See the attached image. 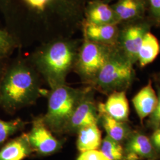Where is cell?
Listing matches in <instances>:
<instances>
[{
  "mask_svg": "<svg viewBox=\"0 0 160 160\" xmlns=\"http://www.w3.org/2000/svg\"><path fill=\"white\" fill-rule=\"evenodd\" d=\"M39 87L32 72L22 65L10 69L0 84V105L6 110L14 111L34 101Z\"/></svg>",
  "mask_w": 160,
  "mask_h": 160,
  "instance_id": "6da1fadb",
  "label": "cell"
},
{
  "mask_svg": "<svg viewBox=\"0 0 160 160\" xmlns=\"http://www.w3.org/2000/svg\"><path fill=\"white\" fill-rule=\"evenodd\" d=\"M86 91L75 89L65 84L51 88L47 112L42 118L46 126L55 132H64L75 108Z\"/></svg>",
  "mask_w": 160,
  "mask_h": 160,
  "instance_id": "7a4b0ae2",
  "label": "cell"
},
{
  "mask_svg": "<svg viewBox=\"0 0 160 160\" xmlns=\"http://www.w3.org/2000/svg\"><path fill=\"white\" fill-rule=\"evenodd\" d=\"M133 65L116 47L93 81L103 92H116L126 88L134 78Z\"/></svg>",
  "mask_w": 160,
  "mask_h": 160,
  "instance_id": "3957f363",
  "label": "cell"
},
{
  "mask_svg": "<svg viewBox=\"0 0 160 160\" xmlns=\"http://www.w3.org/2000/svg\"><path fill=\"white\" fill-rule=\"evenodd\" d=\"M74 58L71 46L62 42L53 43L44 52L40 63L51 88L65 84V76Z\"/></svg>",
  "mask_w": 160,
  "mask_h": 160,
  "instance_id": "277c9868",
  "label": "cell"
},
{
  "mask_svg": "<svg viewBox=\"0 0 160 160\" xmlns=\"http://www.w3.org/2000/svg\"><path fill=\"white\" fill-rule=\"evenodd\" d=\"M120 25L117 48L133 64L137 62L138 53L144 36L153 25L147 17Z\"/></svg>",
  "mask_w": 160,
  "mask_h": 160,
  "instance_id": "5b68a950",
  "label": "cell"
},
{
  "mask_svg": "<svg viewBox=\"0 0 160 160\" xmlns=\"http://www.w3.org/2000/svg\"><path fill=\"white\" fill-rule=\"evenodd\" d=\"M115 48L86 39L80 51L78 61V69L81 76L86 80H94Z\"/></svg>",
  "mask_w": 160,
  "mask_h": 160,
  "instance_id": "8992f818",
  "label": "cell"
},
{
  "mask_svg": "<svg viewBox=\"0 0 160 160\" xmlns=\"http://www.w3.org/2000/svg\"><path fill=\"white\" fill-rule=\"evenodd\" d=\"M27 134L33 151L39 154H53L61 147V143L52 134L42 118L33 121L31 130Z\"/></svg>",
  "mask_w": 160,
  "mask_h": 160,
  "instance_id": "52a82bcc",
  "label": "cell"
},
{
  "mask_svg": "<svg viewBox=\"0 0 160 160\" xmlns=\"http://www.w3.org/2000/svg\"><path fill=\"white\" fill-rule=\"evenodd\" d=\"M90 96L87 90L75 108L64 132H77L84 126L97 124L99 120L98 109Z\"/></svg>",
  "mask_w": 160,
  "mask_h": 160,
  "instance_id": "ba28073f",
  "label": "cell"
},
{
  "mask_svg": "<svg viewBox=\"0 0 160 160\" xmlns=\"http://www.w3.org/2000/svg\"><path fill=\"white\" fill-rule=\"evenodd\" d=\"M124 149V160H152L156 153L148 138L142 133L130 134Z\"/></svg>",
  "mask_w": 160,
  "mask_h": 160,
  "instance_id": "9c48e42d",
  "label": "cell"
},
{
  "mask_svg": "<svg viewBox=\"0 0 160 160\" xmlns=\"http://www.w3.org/2000/svg\"><path fill=\"white\" fill-rule=\"evenodd\" d=\"M112 7L119 24L147 17V0H118Z\"/></svg>",
  "mask_w": 160,
  "mask_h": 160,
  "instance_id": "30bf717a",
  "label": "cell"
},
{
  "mask_svg": "<svg viewBox=\"0 0 160 160\" xmlns=\"http://www.w3.org/2000/svg\"><path fill=\"white\" fill-rule=\"evenodd\" d=\"M119 24H96L87 22L84 27L85 38L88 40L110 47H116Z\"/></svg>",
  "mask_w": 160,
  "mask_h": 160,
  "instance_id": "8fae6325",
  "label": "cell"
},
{
  "mask_svg": "<svg viewBox=\"0 0 160 160\" xmlns=\"http://www.w3.org/2000/svg\"><path fill=\"white\" fill-rule=\"evenodd\" d=\"M98 107L118 121L125 122L128 120L129 106L125 91L113 92L105 103H100Z\"/></svg>",
  "mask_w": 160,
  "mask_h": 160,
  "instance_id": "7c38bea8",
  "label": "cell"
},
{
  "mask_svg": "<svg viewBox=\"0 0 160 160\" xmlns=\"http://www.w3.org/2000/svg\"><path fill=\"white\" fill-rule=\"evenodd\" d=\"M133 107L142 122L153 113L158 104V96L152 86L151 81L138 92L132 99Z\"/></svg>",
  "mask_w": 160,
  "mask_h": 160,
  "instance_id": "4fadbf2b",
  "label": "cell"
},
{
  "mask_svg": "<svg viewBox=\"0 0 160 160\" xmlns=\"http://www.w3.org/2000/svg\"><path fill=\"white\" fill-rule=\"evenodd\" d=\"M33 152L27 133H23L0 149V160H23Z\"/></svg>",
  "mask_w": 160,
  "mask_h": 160,
  "instance_id": "5bb4252c",
  "label": "cell"
},
{
  "mask_svg": "<svg viewBox=\"0 0 160 160\" xmlns=\"http://www.w3.org/2000/svg\"><path fill=\"white\" fill-rule=\"evenodd\" d=\"M77 132V147L80 152L100 148L102 142V132L97 124L84 126Z\"/></svg>",
  "mask_w": 160,
  "mask_h": 160,
  "instance_id": "9a60e30c",
  "label": "cell"
},
{
  "mask_svg": "<svg viewBox=\"0 0 160 160\" xmlns=\"http://www.w3.org/2000/svg\"><path fill=\"white\" fill-rule=\"evenodd\" d=\"M87 22L96 24H119L112 7L102 2H92L87 12Z\"/></svg>",
  "mask_w": 160,
  "mask_h": 160,
  "instance_id": "2e32d148",
  "label": "cell"
},
{
  "mask_svg": "<svg viewBox=\"0 0 160 160\" xmlns=\"http://www.w3.org/2000/svg\"><path fill=\"white\" fill-rule=\"evenodd\" d=\"M97 109L99 119L101 120L103 128L107 133V136L119 143L129 137L130 135L129 131L124 122L112 118L98 107Z\"/></svg>",
  "mask_w": 160,
  "mask_h": 160,
  "instance_id": "e0dca14e",
  "label": "cell"
},
{
  "mask_svg": "<svg viewBox=\"0 0 160 160\" xmlns=\"http://www.w3.org/2000/svg\"><path fill=\"white\" fill-rule=\"evenodd\" d=\"M160 53V42L149 32L144 36L138 53L137 61L140 67L143 68L152 63Z\"/></svg>",
  "mask_w": 160,
  "mask_h": 160,
  "instance_id": "ac0fdd59",
  "label": "cell"
},
{
  "mask_svg": "<svg viewBox=\"0 0 160 160\" xmlns=\"http://www.w3.org/2000/svg\"><path fill=\"white\" fill-rule=\"evenodd\" d=\"M100 148V151L109 160H124V149L119 142L108 136L102 140Z\"/></svg>",
  "mask_w": 160,
  "mask_h": 160,
  "instance_id": "d6986e66",
  "label": "cell"
},
{
  "mask_svg": "<svg viewBox=\"0 0 160 160\" xmlns=\"http://www.w3.org/2000/svg\"><path fill=\"white\" fill-rule=\"evenodd\" d=\"M24 125V122L19 118L11 120L0 119V144L4 142L7 138L20 131Z\"/></svg>",
  "mask_w": 160,
  "mask_h": 160,
  "instance_id": "ffe728a7",
  "label": "cell"
},
{
  "mask_svg": "<svg viewBox=\"0 0 160 160\" xmlns=\"http://www.w3.org/2000/svg\"><path fill=\"white\" fill-rule=\"evenodd\" d=\"M147 14L153 26L160 27V0H147Z\"/></svg>",
  "mask_w": 160,
  "mask_h": 160,
  "instance_id": "44dd1931",
  "label": "cell"
},
{
  "mask_svg": "<svg viewBox=\"0 0 160 160\" xmlns=\"http://www.w3.org/2000/svg\"><path fill=\"white\" fill-rule=\"evenodd\" d=\"M13 43L6 32L0 30V58L6 55L12 50Z\"/></svg>",
  "mask_w": 160,
  "mask_h": 160,
  "instance_id": "7402d4cb",
  "label": "cell"
},
{
  "mask_svg": "<svg viewBox=\"0 0 160 160\" xmlns=\"http://www.w3.org/2000/svg\"><path fill=\"white\" fill-rule=\"evenodd\" d=\"M158 104L153 113L149 116L148 124L149 126L155 129L160 125V87H157Z\"/></svg>",
  "mask_w": 160,
  "mask_h": 160,
  "instance_id": "603a6c76",
  "label": "cell"
},
{
  "mask_svg": "<svg viewBox=\"0 0 160 160\" xmlns=\"http://www.w3.org/2000/svg\"><path fill=\"white\" fill-rule=\"evenodd\" d=\"M76 160H110L101 151L91 150L81 152Z\"/></svg>",
  "mask_w": 160,
  "mask_h": 160,
  "instance_id": "cb8c5ba5",
  "label": "cell"
},
{
  "mask_svg": "<svg viewBox=\"0 0 160 160\" xmlns=\"http://www.w3.org/2000/svg\"><path fill=\"white\" fill-rule=\"evenodd\" d=\"M150 141L155 151L160 152V125L155 129Z\"/></svg>",
  "mask_w": 160,
  "mask_h": 160,
  "instance_id": "d4e9b609",
  "label": "cell"
},
{
  "mask_svg": "<svg viewBox=\"0 0 160 160\" xmlns=\"http://www.w3.org/2000/svg\"><path fill=\"white\" fill-rule=\"evenodd\" d=\"M29 4L38 9H43L49 0H26Z\"/></svg>",
  "mask_w": 160,
  "mask_h": 160,
  "instance_id": "484cf974",
  "label": "cell"
},
{
  "mask_svg": "<svg viewBox=\"0 0 160 160\" xmlns=\"http://www.w3.org/2000/svg\"><path fill=\"white\" fill-rule=\"evenodd\" d=\"M156 77H157V80H158L160 82V72L159 74H158L157 75Z\"/></svg>",
  "mask_w": 160,
  "mask_h": 160,
  "instance_id": "4316f807",
  "label": "cell"
},
{
  "mask_svg": "<svg viewBox=\"0 0 160 160\" xmlns=\"http://www.w3.org/2000/svg\"><path fill=\"white\" fill-rule=\"evenodd\" d=\"M1 80H2V78L1 77V76H0V84H1Z\"/></svg>",
  "mask_w": 160,
  "mask_h": 160,
  "instance_id": "83f0119b",
  "label": "cell"
},
{
  "mask_svg": "<svg viewBox=\"0 0 160 160\" xmlns=\"http://www.w3.org/2000/svg\"></svg>",
  "mask_w": 160,
  "mask_h": 160,
  "instance_id": "f1b7e54d",
  "label": "cell"
}]
</instances>
